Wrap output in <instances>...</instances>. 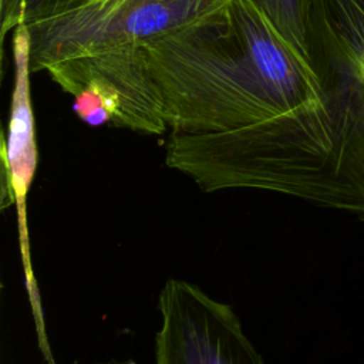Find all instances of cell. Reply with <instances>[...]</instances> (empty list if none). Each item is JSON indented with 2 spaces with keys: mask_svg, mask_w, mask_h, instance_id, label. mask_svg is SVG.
Wrapping results in <instances>:
<instances>
[{
  "mask_svg": "<svg viewBox=\"0 0 364 364\" xmlns=\"http://www.w3.org/2000/svg\"><path fill=\"white\" fill-rule=\"evenodd\" d=\"M171 134H220L321 104L310 64L253 0L141 44Z\"/></svg>",
  "mask_w": 364,
  "mask_h": 364,
  "instance_id": "obj_1",
  "label": "cell"
},
{
  "mask_svg": "<svg viewBox=\"0 0 364 364\" xmlns=\"http://www.w3.org/2000/svg\"><path fill=\"white\" fill-rule=\"evenodd\" d=\"M307 41L321 104L249 128L240 165L255 189L364 220V0H311Z\"/></svg>",
  "mask_w": 364,
  "mask_h": 364,
  "instance_id": "obj_2",
  "label": "cell"
},
{
  "mask_svg": "<svg viewBox=\"0 0 364 364\" xmlns=\"http://www.w3.org/2000/svg\"><path fill=\"white\" fill-rule=\"evenodd\" d=\"M228 0H82L27 24L30 70L81 54L142 44L178 30L223 6Z\"/></svg>",
  "mask_w": 364,
  "mask_h": 364,
  "instance_id": "obj_3",
  "label": "cell"
},
{
  "mask_svg": "<svg viewBox=\"0 0 364 364\" xmlns=\"http://www.w3.org/2000/svg\"><path fill=\"white\" fill-rule=\"evenodd\" d=\"M46 71L74 97L73 109L88 125L149 135L168 129L162 100L139 44L75 55Z\"/></svg>",
  "mask_w": 364,
  "mask_h": 364,
  "instance_id": "obj_4",
  "label": "cell"
},
{
  "mask_svg": "<svg viewBox=\"0 0 364 364\" xmlns=\"http://www.w3.org/2000/svg\"><path fill=\"white\" fill-rule=\"evenodd\" d=\"M155 364H264L230 306L169 279L159 294Z\"/></svg>",
  "mask_w": 364,
  "mask_h": 364,
  "instance_id": "obj_5",
  "label": "cell"
},
{
  "mask_svg": "<svg viewBox=\"0 0 364 364\" xmlns=\"http://www.w3.org/2000/svg\"><path fill=\"white\" fill-rule=\"evenodd\" d=\"M13 94L7 135L3 141V193L1 208L14 203L17 209L18 237L24 263L30 267L27 235V193L37 169L36 127L30 92V33L26 23L13 31Z\"/></svg>",
  "mask_w": 364,
  "mask_h": 364,
  "instance_id": "obj_6",
  "label": "cell"
},
{
  "mask_svg": "<svg viewBox=\"0 0 364 364\" xmlns=\"http://www.w3.org/2000/svg\"><path fill=\"white\" fill-rule=\"evenodd\" d=\"M287 44L309 63V16L311 0H253Z\"/></svg>",
  "mask_w": 364,
  "mask_h": 364,
  "instance_id": "obj_7",
  "label": "cell"
},
{
  "mask_svg": "<svg viewBox=\"0 0 364 364\" xmlns=\"http://www.w3.org/2000/svg\"><path fill=\"white\" fill-rule=\"evenodd\" d=\"M82 0H0L1 41L20 23H34L58 14Z\"/></svg>",
  "mask_w": 364,
  "mask_h": 364,
  "instance_id": "obj_8",
  "label": "cell"
},
{
  "mask_svg": "<svg viewBox=\"0 0 364 364\" xmlns=\"http://www.w3.org/2000/svg\"><path fill=\"white\" fill-rule=\"evenodd\" d=\"M112 364H125V363H112Z\"/></svg>",
  "mask_w": 364,
  "mask_h": 364,
  "instance_id": "obj_9",
  "label": "cell"
}]
</instances>
